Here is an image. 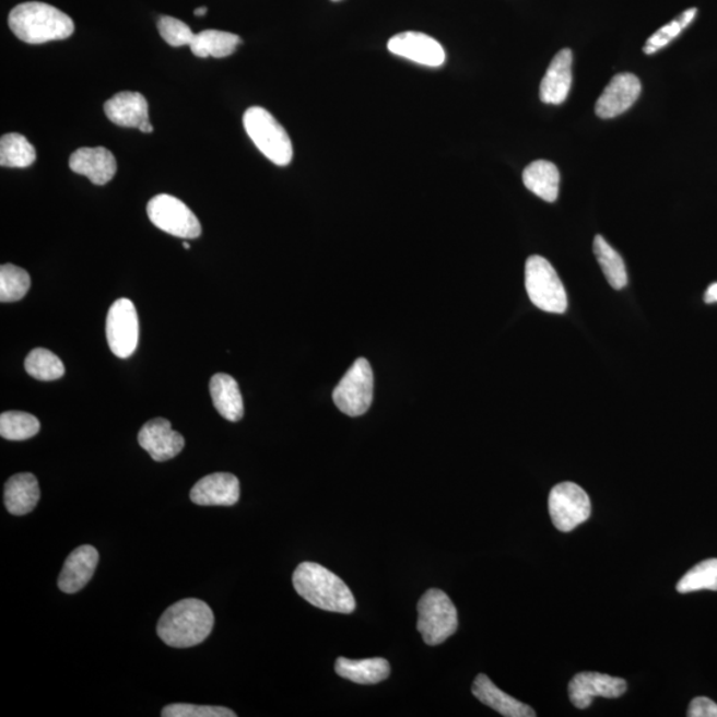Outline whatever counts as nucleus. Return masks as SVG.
<instances>
[{"label": "nucleus", "instance_id": "nucleus-1", "mask_svg": "<svg viewBox=\"0 0 717 717\" xmlns=\"http://www.w3.org/2000/svg\"><path fill=\"white\" fill-rule=\"evenodd\" d=\"M294 589L315 608L331 613L351 614L356 609L350 587L333 574L314 562H303L293 574Z\"/></svg>", "mask_w": 717, "mask_h": 717}, {"label": "nucleus", "instance_id": "nucleus-5", "mask_svg": "<svg viewBox=\"0 0 717 717\" xmlns=\"http://www.w3.org/2000/svg\"><path fill=\"white\" fill-rule=\"evenodd\" d=\"M418 630L428 646L442 645L459 627L456 606L444 591L431 589L418 603Z\"/></svg>", "mask_w": 717, "mask_h": 717}, {"label": "nucleus", "instance_id": "nucleus-27", "mask_svg": "<svg viewBox=\"0 0 717 717\" xmlns=\"http://www.w3.org/2000/svg\"><path fill=\"white\" fill-rule=\"evenodd\" d=\"M36 160V151L21 133H8L0 140V165L3 168H28Z\"/></svg>", "mask_w": 717, "mask_h": 717}, {"label": "nucleus", "instance_id": "nucleus-9", "mask_svg": "<svg viewBox=\"0 0 717 717\" xmlns=\"http://www.w3.org/2000/svg\"><path fill=\"white\" fill-rule=\"evenodd\" d=\"M549 513L554 527L567 533L590 518V498L574 482H562L549 494Z\"/></svg>", "mask_w": 717, "mask_h": 717}, {"label": "nucleus", "instance_id": "nucleus-4", "mask_svg": "<svg viewBox=\"0 0 717 717\" xmlns=\"http://www.w3.org/2000/svg\"><path fill=\"white\" fill-rule=\"evenodd\" d=\"M244 127L259 151L278 166L292 163L293 142L275 117L261 107H251L244 115Z\"/></svg>", "mask_w": 717, "mask_h": 717}, {"label": "nucleus", "instance_id": "nucleus-7", "mask_svg": "<svg viewBox=\"0 0 717 717\" xmlns=\"http://www.w3.org/2000/svg\"><path fill=\"white\" fill-rule=\"evenodd\" d=\"M333 403L344 415L362 416L374 400V373L367 358L358 357L333 389Z\"/></svg>", "mask_w": 717, "mask_h": 717}, {"label": "nucleus", "instance_id": "nucleus-13", "mask_svg": "<svg viewBox=\"0 0 717 717\" xmlns=\"http://www.w3.org/2000/svg\"><path fill=\"white\" fill-rule=\"evenodd\" d=\"M640 80L633 73H618L598 98L596 113L601 119H614L633 107L640 95Z\"/></svg>", "mask_w": 717, "mask_h": 717}, {"label": "nucleus", "instance_id": "nucleus-2", "mask_svg": "<svg viewBox=\"0 0 717 717\" xmlns=\"http://www.w3.org/2000/svg\"><path fill=\"white\" fill-rule=\"evenodd\" d=\"M214 614L208 603L188 598L172 604L157 624V634L175 648H189L200 645L212 633Z\"/></svg>", "mask_w": 717, "mask_h": 717}, {"label": "nucleus", "instance_id": "nucleus-20", "mask_svg": "<svg viewBox=\"0 0 717 717\" xmlns=\"http://www.w3.org/2000/svg\"><path fill=\"white\" fill-rule=\"evenodd\" d=\"M472 694L478 697L482 704L493 708L499 715L506 717H534V709L529 707L528 704L517 701V698L505 694L496 687L490 678L480 673L474 679L472 685Z\"/></svg>", "mask_w": 717, "mask_h": 717}, {"label": "nucleus", "instance_id": "nucleus-25", "mask_svg": "<svg viewBox=\"0 0 717 717\" xmlns=\"http://www.w3.org/2000/svg\"><path fill=\"white\" fill-rule=\"evenodd\" d=\"M243 43L238 35L224 31L207 30L195 36L189 46L197 58L213 57L218 59L231 57Z\"/></svg>", "mask_w": 717, "mask_h": 717}, {"label": "nucleus", "instance_id": "nucleus-39", "mask_svg": "<svg viewBox=\"0 0 717 717\" xmlns=\"http://www.w3.org/2000/svg\"><path fill=\"white\" fill-rule=\"evenodd\" d=\"M332 2H340V0H332Z\"/></svg>", "mask_w": 717, "mask_h": 717}, {"label": "nucleus", "instance_id": "nucleus-33", "mask_svg": "<svg viewBox=\"0 0 717 717\" xmlns=\"http://www.w3.org/2000/svg\"><path fill=\"white\" fill-rule=\"evenodd\" d=\"M157 27L161 38L172 47L190 46L196 36L188 24L172 16H161Z\"/></svg>", "mask_w": 717, "mask_h": 717}, {"label": "nucleus", "instance_id": "nucleus-8", "mask_svg": "<svg viewBox=\"0 0 717 717\" xmlns=\"http://www.w3.org/2000/svg\"><path fill=\"white\" fill-rule=\"evenodd\" d=\"M148 218L160 231L184 239L201 236L202 227L196 214L181 200L169 195H158L148 202Z\"/></svg>", "mask_w": 717, "mask_h": 717}, {"label": "nucleus", "instance_id": "nucleus-12", "mask_svg": "<svg viewBox=\"0 0 717 717\" xmlns=\"http://www.w3.org/2000/svg\"><path fill=\"white\" fill-rule=\"evenodd\" d=\"M388 51L426 67H440L445 63V51L440 43L428 35L413 33V31L395 35L389 39Z\"/></svg>", "mask_w": 717, "mask_h": 717}, {"label": "nucleus", "instance_id": "nucleus-34", "mask_svg": "<svg viewBox=\"0 0 717 717\" xmlns=\"http://www.w3.org/2000/svg\"><path fill=\"white\" fill-rule=\"evenodd\" d=\"M164 717H236L225 707L193 706V704H171L161 713Z\"/></svg>", "mask_w": 717, "mask_h": 717}, {"label": "nucleus", "instance_id": "nucleus-23", "mask_svg": "<svg viewBox=\"0 0 717 717\" xmlns=\"http://www.w3.org/2000/svg\"><path fill=\"white\" fill-rule=\"evenodd\" d=\"M336 672L340 678L357 684H376L383 682L391 673V666L383 658L352 660L340 657L337 659Z\"/></svg>", "mask_w": 717, "mask_h": 717}, {"label": "nucleus", "instance_id": "nucleus-3", "mask_svg": "<svg viewBox=\"0 0 717 717\" xmlns=\"http://www.w3.org/2000/svg\"><path fill=\"white\" fill-rule=\"evenodd\" d=\"M9 26L16 36L28 45H43L70 38L75 24L70 16L51 4L27 2L10 12Z\"/></svg>", "mask_w": 717, "mask_h": 717}, {"label": "nucleus", "instance_id": "nucleus-17", "mask_svg": "<svg viewBox=\"0 0 717 717\" xmlns=\"http://www.w3.org/2000/svg\"><path fill=\"white\" fill-rule=\"evenodd\" d=\"M98 564V553L94 546H80L68 555L59 576V589L66 595H75L84 589L94 577Z\"/></svg>", "mask_w": 717, "mask_h": 717}, {"label": "nucleus", "instance_id": "nucleus-11", "mask_svg": "<svg viewBox=\"0 0 717 717\" xmlns=\"http://www.w3.org/2000/svg\"><path fill=\"white\" fill-rule=\"evenodd\" d=\"M626 680L599 672L577 673L568 683V697L579 709L589 708L598 696L616 698L626 694Z\"/></svg>", "mask_w": 717, "mask_h": 717}, {"label": "nucleus", "instance_id": "nucleus-36", "mask_svg": "<svg viewBox=\"0 0 717 717\" xmlns=\"http://www.w3.org/2000/svg\"><path fill=\"white\" fill-rule=\"evenodd\" d=\"M704 302L706 303H717V283L710 284L707 289L706 294H704Z\"/></svg>", "mask_w": 717, "mask_h": 717}, {"label": "nucleus", "instance_id": "nucleus-22", "mask_svg": "<svg viewBox=\"0 0 717 717\" xmlns=\"http://www.w3.org/2000/svg\"><path fill=\"white\" fill-rule=\"evenodd\" d=\"M210 397L215 410L228 422L237 423L244 418V400L238 383L227 374L214 375L210 380Z\"/></svg>", "mask_w": 717, "mask_h": 717}, {"label": "nucleus", "instance_id": "nucleus-10", "mask_svg": "<svg viewBox=\"0 0 717 717\" xmlns=\"http://www.w3.org/2000/svg\"><path fill=\"white\" fill-rule=\"evenodd\" d=\"M107 340L110 351L117 357L133 355L139 344V315L132 301L117 299L110 306L107 317Z\"/></svg>", "mask_w": 717, "mask_h": 717}, {"label": "nucleus", "instance_id": "nucleus-14", "mask_svg": "<svg viewBox=\"0 0 717 717\" xmlns=\"http://www.w3.org/2000/svg\"><path fill=\"white\" fill-rule=\"evenodd\" d=\"M139 444L151 455L154 461L163 462L181 454L185 438L172 430L166 419H153L140 430Z\"/></svg>", "mask_w": 717, "mask_h": 717}, {"label": "nucleus", "instance_id": "nucleus-21", "mask_svg": "<svg viewBox=\"0 0 717 717\" xmlns=\"http://www.w3.org/2000/svg\"><path fill=\"white\" fill-rule=\"evenodd\" d=\"M39 499V482L33 473L15 474L5 482L4 505L11 515H28L36 508Z\"/></svg>", "mask_w": 717, "mask_h": 717}, {"label": "nucleus", "instance_id": "nucleus-16", "mask_svg": "<svg viewBox=\"0 0 717 717\" xmlns=\"http://www.w3.org/2000/svg\"><path fill=\"white\" fill-rule=\"evenodd\" d=\"M70 168L102 187L115 177L117 163L114 153L103 146L80 148L71 154Z\"/></svg>", "mask_w": 717, "mask_h": 717}, {"label": "nucleus", "instance_id": "nucleus-35", "mask_svg": "<svg viewBox=\"0 0 717 717\" xmlns=\"http://www.w3.org/2000/svg\"><path fill=\"white\" fill-rule=\"evenodd\" d=\"M687 715L690 717H717V704L708 697H695L690 704Z\"/></svg>", "mask_w": 717, "mask_h": 717}, {"label": "nucleus", "instance_id": "nucleus-24", "mask_svg": "<svg viewBox=\"0 0 717 717\" xmlns=\"http://www.w3.org/2000/svg\"><path fill=\"white\" fill-rule=\"evenodd\" d=\"M560 178L557 166L545 160L534 161L525 168L522 175L525 187L546 202L557 200Z\"/></svg>", "mask_w": 717, "mask_h": 717}, {"label": "nucleus", "instance_id": "nucleus-32", "mask_svg": "<svg viewBox=\"0 0 717 717\" xmlns=\"http://www.w3.org/2000/svg\"><path fill=\"white\" fill-rule=\"evenodd\" d=\"M696 14L697 9H690L682 12V14L678 15L675 20L658 30L657 33H655L651 38L647 40L643 51H645L647 55H653L658 52L659 49L666 47L667 45H670L673 39L678 38V36L682 34L683 30L690 26L692 21L695 20Z\"/></svg>", "mask_w": 717, "mask_h": 717}, {"label": "nucleus", "instance_id": "nucleus-38", "mask_svg": "<svg viewBox=\"0 0 717 717\" xmlns=\"http://www.w3.org/2000/svg\"><path fill=\"white\" fill-rule=\"evenodd\" d=\"M183 246H184L185 249H187V250L190 249V245H189L188 243H184Z\"/></svg>", "mask_w": 717, "mask_h": 717}, {"label": "nucleus", "instance_id": "nucleus-31", "mask_svg": "<svg viewBox=\"0 0 717 717\" xmlns=\"http://www.w3.org/2000/svg\"><path fill=\"white\" fill-rule=\"evenodd\" d=\"M31 286L26 270L15 265L5 263L0 268V301L2 303L17 302L24 298Z\"/></svg>", "mask_w": 717, "mask_h": 717}, {"label": "nucleus", "instance_id": "nucleus-28", "mask_svg": "<svg viewBox=\"0 0 717 717\" xmlns=\"http://www.w3.org/2000/svg\"><path fill=\"white\" fill-rule=\"evenodd\" d=\"M27 374L34 379L42 381H54L63 378L66 367L59 356L46 349H35L30 352L24 362Z\"/></svg>", "mask_w": 717, "mask_h": 717}, {"label": "nucleus", "instance_id": "nucleus-26", "mask_svg": "<svg viewBox=\"0 0 717 717\" xmlns=\"http://www.w3.org/2000/svg\"><path fill=\"white\" fill-rule=\"evenodd\" d=\"M595 255L598 259L599 266L603 271L606 280L610 286L615 290H622L627 286V271L623 258L613 247L608 244L602 236L595 238Z\"/></svg>", "mask_w": 717, "mask_h": 717}, {"label": "nucleus", "instance_id": "nucleus-15", "mask_svg": "<svg viewBox=\"0 0 717 717\" xmlns=\"http://www.w3.org/2000/svg\"><path fill=\"white\" fill-rule=\"evenodd\" d=\"M239 481L232 473H213L201 479L190 492V499L200 506H233L238 503Z\"/></svg>", "mask_w": 717, "mask_h": 717}, {"label": "nucleus", "instance_id": "nucleus-30", "mask_svg": "<svg viewBox=\"0 0 717 717\" xmlns=\"http://www.w3.org/2000/svg\"><path fill=\"white\" fill-rule=\"evenodd\" d=\"M677 590L680 595H689V592L701 590L717 591V560L710 559L703 561L701 564L692 567L691 571L679 580Z\"/></svg>", "mask_w": 717, "mask_h": 717}, {"label": "nucleus", "instance_id": "nucleus-18", "mask_svg": "<svg viewBox=\"0 0 717 717\" xmlns=\"http://www.w3.org/2000/svg\"><path fill=\"white\" fill-rule=\"evenodd\" d=\"M573 52L562 49L550 63L540 86L543 103L559 105L566 101L573 83Z\"/></svg>", "mask_w": 717, "mask_h": 717}, {"label": "nucleus", "instance_id": "nucleus-37", "mask_svg": "<svg viewBox=\"0 0 717 717\" xmlns=\"http://www.w3.org/2000/svg\"><path fill=\"white\" fill-rule=\"evenodd\" d=\"M208 12V8H199L195 10V15L197 16H203Z\"/></svg>", "mask_w": 717, "mask_h": 717}, {"label": "nucleus", "instance_id": "nucleus-6", "mask_svg": "<svg viewBox=\"0 0 717 717\" xmlns=\"http://www.w3.org/2000/svg\"><path fill=\"white\" fill-rule=\"evenodd\" d=\"M525 287L533 305L542 312L564 314L567 295L557 271L548 259L531 256L525 266Z\"/></svg>", "mask_w": 717, "mask_h": 717}, {"label": "nucleus", "instance_id": "nucleus-19", "mask_svg": "<svg viewBox=\"0 0 717 717\" xmlns=\"http://www.w3.org/2000/svg\"><path fill=\"white\" fill-rule=\"evenodd\" d=\"M104 113L116 126L124 128L140 129L151 122L146 98L139 92H120L105 103Z\"/></svg>", "mask_w": 717, "mask_h": 717}, {"label": "nucleus", "instance_id": "nucleus-29", "mask_svg": "<svg viewBox=\"0 0 717 717\" xmlns=\"http://www.w3.org/2000/svg\"><path fill=\"white\" fill-rule=\"evenodd\" d=\"M39 420L27 412L10 411L0 416V435L5 440L23 442L39 434Z\"/></svg>", "mask_w": 717, "mask_h": 717}]
</instances>
